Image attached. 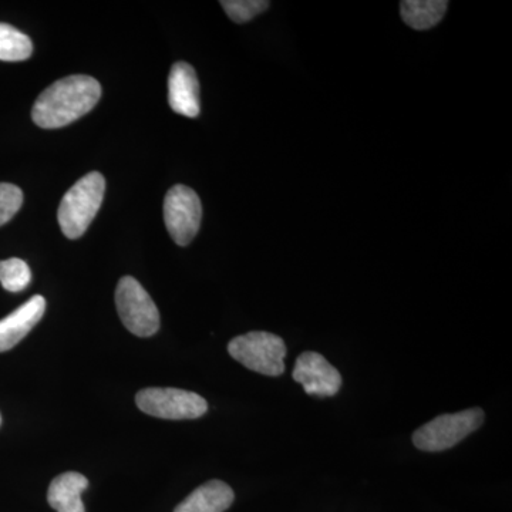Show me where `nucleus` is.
<instances>
[{"mask_svg": "<svg viewBox=\"0 0 512 512\" xmlns=\"http://www.w3.org/2000/svg\"><path fill=\"white\" fill-rule=\"evenodd\" d=\"M484 420L485 414L478 407L460 413L441 414L414 431L413 444L429 453L448 450L480 429Z\"/></svg>", "mask_w": 512, "mask_h": 512, "instance_id": "4", "label": "nucleus"}, {"mask_svg": "<svg viewBox=\"0 0 512 512\" xmlns=\"http://www.w3.org/2000/svg\"><path fill=\"white\" fill-rule=\"evenodd\" d=\"M447 8L446 0H406L400 3L403 22L416 30H427L439 25Z\"/></svg>", "mask_w": 512, "mask_h": 512, "instance_id": "13", "label": "nucleus"}, {"mask_svg": "<svg viewBox=\"0 0 512 512\" xmlns=\"http://www.w3.org/2000/svg\"><path fill=\"white\" fill-rule=\"evenodd\" d=\"M292 376L311 396L332 397L342 387L339 370L316 352H303L296 359Z\"/></svg>", "mask_w": 512, "mask_h": 512, "instance_id": "8", "label": "nucleus"}, {"mask_svg": "<svg viewBox=\"0 0 512 512\" xmlns=\"http://www.w3.org/2000/svg\"><path fill=\"white\" fill-rule=\"evenodd\" d=\"M30 279H32V272L23 259L10 258L0 261V284L6 291H23L28 288Z\"/></svg>", "mask_w": 512, "mask_h": 512, "instance_id": "15", "label": "nucleus"}, {"mask_svg": "<svg viewBox=\"0 0 512 512\" xmlns=\"http://www.w3.org/2000/svg\"><path fill=\"white\" fill-rule=\"evenodd\" d=\"M104 192L106 180L103 175L94 171L80 178L64 194L57 220L67 238H80L87 231L103 204Z\"/></svg>", "mask_w": 512, "mask_h": 512, "instance_id": "2", "label": "nucleus"}, {"mask_svg": "<svg viewBox=\"0 0 512 512\" xmlns=\"http://www.w3.org/2000/svg\"><path fill=\"white\" fill-rule=\"evenodd\" d=\"M23 204V192L13 184L0 183V227L12 220Z\"/></svg>", "mask_w": 512, "mask_h": 512, "instance_id": "17", "label": "nucleus"}, {"mask_svg": "<svg viewBox=\"0 0 512 512\" xmlns=\"http://www.w3.org/2000/svg\"><path fill=\"white\" fill-rule=\"evenodd\" d=\"M202 205L197 192L175 185L165 195L164 221L175 244L187 247L201 227Z\"/></svg>", "mask_w": 512, "mask_h": 512, "instance_id": "7", "label": "nucleus"}, {"mask_svg": "<svg viewBox=\"0 0 512 512\" xmlns=\"http://www.w3.org/2000/svg\"><path fill=\"white\" fill-rule=\"evenodd\" d=\"M234 500V491L227 483L212 480L192 491L174 512H225Z\"/></svg>", "mask_w": 512, "mask_h": 512, "instance_id": "11", "label": "nucleus"}, {"mask_svg": "<svg viewBox=\"0 0 512 512\" xmlns=\"http://www.w3.org/2000/svg\"><path fill=\"white\" fill-rule=\"evenodd\" d=\"M0 424H2V416H0Z\"/></svg>", "mask_w": 512, "mask_h": 512, "instance_id": "18", "label": "nucleus"}, {"mask_svg": "<svg viewBox=\"0 0 512 512\" xmlns=\"http://www.w3.org/2000/svg\"><path fill=\"white\" fill-rule=\"evenodd\" d=\"M116 306L121 322L133 335L150 338L160 329V312L143 285L133 276L120 279Z\"/></svg>", "mask_w": 512, "mask_h": 512, "instance_id": "5", "label": "nucleus"}, {"mask_svg": "<svg viewBox=\"0 0 512 512\" xmlns=\"http://www.w3.org/2000/svg\"><path fill=\"white\" fill-rule=\"evenodd\" d=\"M136 403L141 412L165 420L200 419L208 403L200 394L173 387H150L137 393Z\"/></svg>", "mask_w": 512, "mask_h": 512, "instance_id": "6", "label": "nucleus"}, {"mask_svg": "<svg viewBox=\"0 0 512 512\" xmlns=\"http://www.w3.org/2000/svg\"><path fill=\"white\" fill-rule=\"evenodd\" d=\"M45 311V298L35 295L15 312L0 320V352H8L26 338L30 330L43 318Z\"/></svg>", "mask_w": 512, "mask_h": 512, "instance_id": "10", "label": "nucleus"}, {"mask_svg": "<svg viewBox=\"0 0 512 512\" xmlns=\"http://www.w3.org/2000/svg\"><path fill=\"white\" fill-rule=\"evenodd\" d=\"M222 8L235 23H247L271 6L265 0H222Z\"/></svg>", "mask_w": 512, "mask_h": 512, "instance_id": "16", "label": "nucleus"}, {"mask_svg": "<svg viewBox=\"0 0 512 512\" xmlns=\"http://www.w3.org/2000/svg\"><path fill=\"white\" fill-rule=\"evenodd\" d=\"M229 355L237 362L265 376H281L285 372L288 349L284 339L269 332H249L229 342Z\"/></svg>", "mask_w": 512, "mask_h": 512, "instance_id": "3", "label": "nucleus"}, {"mask_svg": "<svg viewBox=\"0 0 512 512\" xmlns=\"http://www.w3.org/2000/svg\"><path fill=\"white\" fill-rule=\"evenodd\" d=\"M89 480L80 473L60 474L50 484L47 491V503L56 512H86L82 501Z\"/></svg>", "mask_w": 512, "mask_h": 512, "instance_id": "12", "label": "nucleus"}, {"mask_svg": "<svg viewBox=\"0 0 512 512\" xmlns=\"http://www.w3.org/2000/svg\"><path fill=\"white\" fill-rule=\"evenodd\" d=\"M100 97L101 86L94 77L84 74L64 77L37 97L32 119L46 130L64 127L93 110Z\"/></svg>", "mask_w": 512, "mask_h": 512, "instance_id": "1", "label": "nucleus"}, {"mask_svg": "<svg viewBox=\"0 0 512 512\" xmlns=\"http://www.w3.org/2000/svg\"><path fill=\"white\" fill-rule=\"evenodd\" d=\"M32 40L13 26L0 23V60L23 62L32 56Z\"/></svg>", "mask_w": 512, "mask_h": 512, "instance_id": "14", "label": "nucleus"}, {"mask_svg": "<svg viewBox=\"0 0 512 512\" xmlns=\"http://www.w3.org/2000/svg\"><path fill=\"white\" fill-rule=\"evenodd\" d=\"M168 103L181 116H200V83L194 67L185 62L175 63L168 77Z\"/></svg>", "mask_w": 512, "mask_h": 512, "instance_id": "9", "label": "nucleus"}]
</instances>
